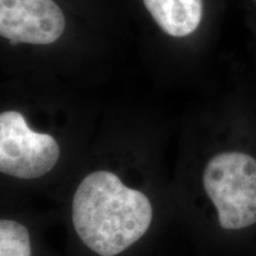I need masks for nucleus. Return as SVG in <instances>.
<instances>
[{
	"mask_svg": "<svg viewBox=\"0 0 256 256\" xmlns=\"http://www.w3.org/2000/svg\"><path fill=\"white\" fill-rule=\"evenodd\" d=\"M152 215L148 198L108 171L88 174L72 200V223L78 238L101 256L120 254L142 238Z\"/></svg>",
	"mask_w": 256,
	"mask_h": 256,
	"instance_id": "nucleus-1",
	"label": "nucleus"
},
{
	"mask_svg": "<svg viewBox=\"0 0 256 256\" xmlns=\"http://www.w3.org/2000/svg\"><path fill=\"white\" fill-rule=\"evenodd\" d=\"M203 185L218 214L220 226L238 230L256 223V159L223 152L208 162Z\"/></svg>",
	"mask_w": 256,
	"mask_h": 256,
	"instance_id": "nucleus-2",
	"label": "nucleus"
},
{
	"mask_svg": "<svg viewBox=\"0 0 256 256\" xmlns=\"http://www.w3.org/2000/svg\"><path fill=\"white\" fill-rule=\"evenodd\" d=\"M60 146L49 134L32 130L20 113L0 115V171L20 179H34L55 168Z\"/></svg>",
	"mask_w": 256,
	"mask_h": 256,
	"instance_id": "nucleus-3",
	"label": "nucleus"
},
{
	"mask_svg": "<svg viewBox=\"0 0 256 256\" xmlns=\"http://www.w3.org/2000/svg\"><path fill=\"white\" fill-rule=\"evenodd\" d=\"M64 28L66 18L54 0H0V34L14 46L51 44Z\"/></svg>",
	"mask_w": 256,
	"mask_h": 256,
	"instance_id": "nucleus-4",
	"label": "nucleus"
},
{
	"mask_svg": "<svg viewBox=\"0 0 256 256\" xmlns=\"http://www.w3.org/2000/svg\"><path fill=\"white\" fill-rule=\"evenodd\" d=\"M156 23L172 37L197 30L203 17V0H144Z\"/></svg>",
	"mask_w": 256,
	"mask_h": 256,
	"instance_id": "nucleus-5",
	"label": "nucleus"
},
{
	"mask_svg": "<svg viewBox=\"0 0 256 256\" xmlns=\"http://www.w3.org/2000/svg\"><path fill=\"white\" fill-rule=\"evenodd\" d=\"M0 256H31L30 235L20 223L0 220Z\"/></svg>",
	"mask_w": 256,
	"mask_h": 256,
	"instance_id": "nucleus-6",
	"label": "nucleus"
}]
</instances>
